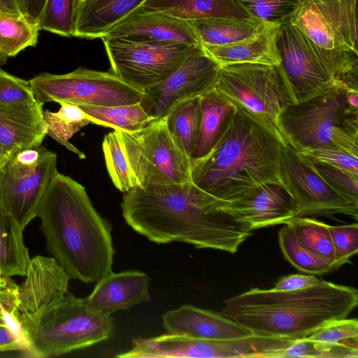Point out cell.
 <instances>
[{
	"label": "cell",
	"instance_id": "obj_37",
	"mask_svg": "<svg viewBox=\"0 0 358 358\" xmlns=\"http://www.w3.org/2000/svg\"><path fill=\"white\" fill-rule=\"evenodd\" d=\"M76 3V0H46L37 20L39 29L73 36Z\"/></svg>",
	"mask_w": 358,
	"mask_h": 358
},
{
	"label": "cell",
	"instance_id": "obj_19",
	"mask_svg": "<svg viewBox=\"0 0 358 358\" xmlns=\"http://www.w3.org/2000/svg\"><path fill=\"white\" fill-rule=\"evenodd\" d=\"M150 278L144 272L129 270L110 272L96 282L87 304L102 314L110 315L150 299Z\"/></svg>",
	"mask_w": 358,
	"mask_h": 358
},
{
	"label": "cell",
	"instance_id": "obj_5",
	"mask_svg": "<svg viewBox=\"0 0 358 358\" xmlns=\"http://www.w3.org/2000/svg\"><path fill=\"white\" fill-rule=\"evenodd\" d=\"M278 130L301 153L324 149L358 156V90L337 84L306 101L288 103Z\"/></svg>",
	"mask_w": 358,
	"mask_h": 358
},
{
	"label": "cell",
	"instance_id": "obj_24",
	"mask_svg": "<svg viewBox=\"0 0 358 358\" xmlns=\"http://www.w3.org/2000/svg\"><path fill=\"white\" fill-rule=\"evenodd\" d=\"M142 6L186 21L215 18L255 20L236 0H146Z\"/></svg>",
	"mask_w": 358,
	"mask_h": 358
},
{
	"label": "cell",
	"instance_id": "obj_26",
	"mask_svg": "<svg viewBox=\"0 0 358 358\" xmlns=\"http://www.w3.org/2000/svg\"><path fill=\"white\" fill-rule=\"evenodd\" d=\"M23 231L6 210L0 196V275H25L30 257Z\"/></svg>",
	"mask_w": 358,
	"mask_h": 358
},
{
	"label": "cell",
	"instance_id": "obj_42",
	"mask_svg": "<svg viewBox=\"0 0 358 358\" xmlns=\"http://www.w3.org/2000/svg\"><path fill=\"white\" fill-rule=\"evenodd\" d=\"M310 159L330 165L358 176V156L334 150H314L303 152Z\"/></svg>",
	"mask_w": 358,
	"mask_h": 358
},
{
	"label": "cell",
	"instance_id": "obj_46",
	"mask_svg": "<svg viewBox=\"0 0 358 358\" xmlns=\"http://www.w3.org/2000/svg\"><path fill=\"white\" fill-rule=\"evenodd\" d=\"M0 15L17 18L27 17L19 0H0Z\"/></svg>",
	"mask_w": 358,
	"mask_h": 358
},
{
	"label": "cell",
	"instance_id": "obj_30",
	"mask_svg": "<svg viewBox=\"0 0 358 358\" xmlns=\"http://www.w3.org/2000/svg\"><path fill=\"white\" fill-rule=\"evenodd\" d=\"M165 119L169 131L189 158L199 131L200 96L178 103L169 112Z\"/></svg>",
	"mask_w": 358,
	"mask_h": 358
},
{
	"label": "cell",
	"instance_id": "obj_23",
	"mask_svg": "<svg viewBox=\"0 0 358 358\" xmlns=\"http://www.w3.org/2000/svg\"><path fill=\"white\" fill-rule=\"evenodd\" d=\"M277 29L264 26L258 34L242 41L203 48L220 66L241 63L278 66L280 59L275 45Z\"/></svg>",
	"mask_w": 358,
	"mask_h": 358
},
{
	"label": "cell",
	"instance_id": "obj_34",
	"mask_svg": "<svg viewBox=\"0 0 358 358\" xmlns=\"http://www.w3.org/2000/svg\"><path fill=\"white\" fill-rule=\"evenodd\" d=\"M0 107L22 112L43 113V105L36 99L28 80L0 69Z\"/></svg>",
	"mask_w": 358,
	"mask_h": 358
},
{
	"label": "cell",
	"instance_id": "obj_2",
	"mask_svg": "<svg viewBox=\"0 0 358 358\" xmlns=\"http://www.w3.org/2000/svg\"><path fill=\"white\" fill-rule=\"evenodd\" d=\"M36 216L41 220L49 252L71 278L96 282L112 271L111 224L96 211L80 183L57 171Z\"/></svg>",
	"mask_w": 358,
	"mask_h": 358
},
{
	"label": "cell",
	"instance_id": "obj_8",
	"mask_svg": "<svg viewBox=\"0 0 358 358\" xmlns=\"http://www.w3.org/2000/svg\"><path fill=\"white\" fill-rule=\"evenodd\" d=\"M215 89L235 106L280 134L279 116L292 101L279 66L252 63L220 66Z\"/></svg>",
	"mask_w": 358,
	"mask_h": 358
},
{
	"label": "cell",
	"instance_id": "obj_7",
	"mask_svg": "<svg viewBox=\"0 0 358 358\" xmlns=\"http://www.w3.org/2000/svg\"><path fill=\"white\" fill-rule=\"evenodd\" d=\"M114 324L110 315L90 308L85 299L68 292L27 331V357L60 356L108 339Z\"/></svg>",
	"mask_w": 358,
	"mask_h": 358
},
{
	"label": "cell",
	"instance_id": "obj_9",
	"mask_svg": "<svg viewBox=\"0 0 358 358\" xmlns=\"http://www.w3.org/2000/svg\"><path fill=\"white\" fill-rule=\"evenodd\" d=\"M119 134L136 187L191 181L189 158L169 131L165 117L138 131Z\"/></svg>",
	"mask_w": 358,
	"mask_h": 358
},
{
	"label": "cell",
	"instance_id": "obj_29",
	"mask_svg": "<svg viewBox=\"0 0 358 358\" xmlns=\"http://www.w3.org/2000/svg\"><path fill=\"white\" fill-rule=\"evenodd\" d=\"M59 104L58 111L47 110L43 113L46 135L75 153L80 159H85V155L71 144L69 140L91 122L79 106L64 102Z\"/></svg>",
	"mask_w": 358,
	"mask_h": 358
},
{
	"label": "cell",
	"instance_id": "obj_48",
	"mask_svg": "<svg viewBox=\"0 0 358 358\" xmlns=\"http://www.w3.org/2000/svg\"><path fill=\"white\" fill-rule=\"evenodd\" d=\"M13 320L14 319L9 314L0 311V324H7Z\"/></svg>",
	"mask_w": 358,
	"mask_h": 358
},
{
	"label": "cell",
	"instance_id": "obj_35",
	"mask_svg": "<svg viewBox=\"0 0 358 358\" xmlns=\"http://www.w3.org/2000/svg\"><path fill=\"white\" fill-rule=\"evenodd\" d=\"M102 149L108 173L115 187L123 193L135 187L118 130L104 136Z\"/></svg>",
	"mask_w": 358,
	"mask_h": 358
},
{
	"label": "cell",
	"instance_id": "obj_43",
	"mask_svg": "<svg viewBox=\"0 0 358 358\" xmlns=\"http://www.w3.org/2000/svg\"><path fill=\"white\" fill-rule=\"evenodd\" d=\"M26 349V340L15 320L7 324H0V352L25 351Z\"/></svg>",
	"mask_w": 358,
	"mask_h": 358
},
{
	"label": "cell",
	"instance_id": "obj_49",
	"mask_svg": "<svg viewBox=\"0 0 358 358\" xmlns=\"http://www.w3.org/2000/svg\"><path fill=\"white\" fill-rule=\"evenodd\" d=\"M2 166L1 164V159H0V167Z\"/></svg>",
	"mask_w": 358,
	"mask_h": 358
},
{
	"label": "cell",
	"instance_id": "obj_25",
	"mask_svg": "<svg viewBox=\"0 0 358 358\" xmlns=\"http://www.w3.org/2000/svg\"><path fill=\"white\" fill-rule=\"evenodd\" d=\"M201 120L190 164L206 156L215 145L236 106L215 88L200 96Z\"/></svg>",
	"mask_w": 358,
	"mask_h": 358
},
{
	"label": "cell",
	"instance_id": "obj_17",
	"mask_svg": "<svg viewBox=\"0 0 358 358\" xmlns=\"http://www.w3.org/2000/svg\"><path fill=\"white\" fill-rule=\"evenodd\" d=\"M221 208L252 230L286 224L299 216V206L283 184L260 185L229 201H222Z\"/></svg>",
	"mask_w": 358,
	"mask_h": 358
},
{
	"label": "cell",
	"instance_id": "obj_22",
	"mask_svg": "<svg viewBox=\"0 0 358 358\" xmlns=\"http://www.w3.org/2000/svg\"><path fill=\"white\" fill-rule=\"evenodd\" d=\"M45 136L43 113L0 107V159L2 165L15 153L41 145Z\"/></svg>",
	"mask_w": 358,
	"mask_h": 358
},
{
	"label": "cell",
	"instance_id": "obj_44",
	"mask_svg": "<svg viewBox=\"0 0 358 358\" xmlns=\"http://www.w3.org/2000/svg\"><path fill=\"white\" fill-rule=\"evenodd\" d=\"M322 278L312 274H290L282 276L272 288L277 291H293L312 287L319 283Z\"/></svg>",
	"mask_w": 358,
	"mask_h": 358
},
{
	"label": "cell",
	"instance_id": "obj_16",
	"mask_svg": "<svg viewBox=\"0 0 358 358\" xmlns=\"http://www.w3.org/2000/svg\"><path fill=\"white\" fill-rule=\"evenodd\" d=\"M24 277L12 315L23 335L64 298L71 279L54 257L43 255L30 259Z\"/></svg>",
	"mask_w": 358,
	"mask_h": 358
},
{
	"label": "cell",
	"instance_id": "obj_10",
	"mask_svg": "<svg viewBox=\"0 0 358 358\" xmlns=\"http://www.w3.org/2000/svg\"><path fill=\"white\" fill-rule=\"evenodd\" d=\"M29 83L39 103L115 106L139 103L143 92L110 71L79 67L64 74L40 73Z\"/></svg>",
	"mask_w": 358,
	"mask_h": 358
},
{
	"label": "cell",
	"instance_id": "obj_14",
	"mask_svg": "<svg viewBox=\"0 0 358 358\" xmlns=\"http://www.w3.org/2000/svg\"><path fill=\"white\" fill-rule=\"evenodd\" d=\"M219 69L203 48H196L170 76L144 90L139 103L153 120L164 118L178 103L214 89Z\"/></svg>",
	"mask_w": 358,
	"mask_h": 358
},
{
	"label": "cell",
	"instance_id": "obj_39",
	"mask_svg": "<svg viewBox=\"0 0 358 358\" xmlns=\"http://www.w3.org/2000/svg\"><path fill=\"white\" fill-rule=\"evenodd\" d=\"M308 339L328 343H343L358 347V322L356 318L334 320L313 332Z\"/></svg>",
	"mask_w": 358,
	"mask_h": 358
},
{
	"label": "cell",
	"instance_id": "obj_40",
	"mask_svg": "<svg viewBox=\"0 0 358 358\" xmlns=\"http://www.w3.org/2000/svg\"><path fill=\"white\" fill-rule=\"evenodd\" d=\"M311 161L319 174L331 187L358 204V176L326 164Z\"/></svg>",
	"mask_w": 358,
	"mask_h": 358
},
{
	"label": "cell",
	"instance_id": "obj_15",
	"mask_svg": "<svg viewBox=\"0 0 358 358\" xmlns=\"http://www.w3.org/2000/svg\"><path fill=\"white\" fill-rule=\"evenodd\" d=\"M357 0H301L289 22L325 49L358 52Z\"/></svg>",
	"mask_w": 358,
	"mask_h": 358
},
{
	"label": "cell",
	"instance_id": "obj_38",
	"mask_svg": "<svg viewBox=\"0 0 358 358\" xmlns=\"http://www.w3.org/2000/svg\"><path fill=\"white\" fill-rule=\"evenodd\" d=\"M283 357L357 358L358 347L343 343H328L308 339H296L285 350Z\"/></svg>",
	"mask_w": 358,
	"mask_h": 358
},
{
	"label": "cell",
	"instance_id": "obj_20",
	"mask_svg": "<svg viewBox=\"0 0 358 358\" xmlns=\"http://www.w3.org/2000/svg\"><path fill=\"white\" fill-rule=\"evenodd\" d=\"M162 320L167 333L181 334L201 339H231L253 334L222 314L190 304L164 313Z\"/></svg>",
	"mask_w": 358,
	"mask_h": 358
},
{
	"label": "cell",
	"instance_id": "obj_12",
	"mask_svg": "<svg viewBox=\"0 0 358 358\" xmlns=\"http://www.w3.org/2000/svg\"><path fill=\"white\" fill-rule=\"evenodd\" d=\"M110 71L144 91L174 72L196 47L184 43L102 37Z\"/></svg>",
	"mask_w": 358,
	"mask_h": 358
},
{
	"label": "cell",
	"instance_id": "obj_3",
	"mask_svg": "<svg viewBox=\"0 0 358 358\" xmlns=\"http://www.w3.org/2000/svg\"><path fill=\"white\" fill-rule=\"evenodd\" d=\"M285 143L280 134L236 106L210 152L191 163V181L224 201L262 184H283L280 164Z\"/></svg>",
	"mask_w": 358,
	"mask_h": 358
},
{
	"label": "cell",
	"instance_id": "obj_47",
	"mask_svg": "<svg viewBox=\"0 0 358 358\" xmlns=\"http://www.w3.org/2000/svg\"><path fill=\"white\" fill-rule=\"evenodd\" d=\"M27 17L37 23L38 18L43 10L46 0H19ZM38 24V23H37Z\"/></svg>",
	"mask_w": 358,
	"mask_h": 358
},
{
	"label": "cell",
	"instance_id": "obj_50",
	"mask_svg": "<svg viewBox=\"0 0 358 358\" xmlns=\"http://www.w3.org/2000/svg\"><path fill=\"white\" fill-rule=\"evenodd\" d=\"M76 1H78V0H76Z\"/></svg>",
	"mask_w": 358,
	"mask_h": 358
},
{
	"label": "cell",
	"instance_id": "obj_13",
	"mask_svg": "<svg viewBox=\"0 0 358 358\" xmlns=\"http://www.w3.org/2000/svg\"><path fill=\"white\" fill-rule=\"evenodd\" d=\"M280 171L283 185L299 206V216L343 214L357 220L358 204L331 187L312 161L286 142L282 150Z\"/></svg>",
	"mask_w": 358,
	"mask_h": 358
},
{
	"label": "cell",
	"instance_id": "obj_41",
	"mask_svg": "<svg viewBox=\"0 0 358 358\" xmlns=\"http://www.w3.org/2000/svg\"><path fill=\"white\" fill-rule=\"evenodd\" d=\"M336 260L341 266L358 252V224L329 225Z\"/></svg>",
	"mask_w": 358,
	"mask_h": 358
},
{
	"label": "cell",
	"instance_id": "obj_32",
	"mask_svg": "<svg viewBox=\"0 0 358 358\" xmlns=\"http://www.w3.org/2000/svg\"><path fill=\"white\" fill-rule=\"evenodd\" d=\"M278 242L284 257L297 270L312 275H323L340 266L328 259L317 256L298 243L291 228L285 224L278 232Z\"/></svg>",
	"mask_w": 358,
	"mask_h": 358
},
{
	"label": "cell",
	"instance_id": "obj_21",
	"mask_svg": "<svg viewBox=\"0 0 358 358\" xmlns=\"http://www.w3.org/2000/svg\"><path fill=\"white\" fill-rule=\"evenodd\" d=\"M146 0H78L73 36L92 40L104 36Z\"/></svg>",
	"mask_w": 358,
	"mask_h": 358
},
{
	"label": "cell",
	"instance_id": "obj_31",
	"mask_svg": "<svg viewBox=\"0 0 358 358\" xmlns=\"http://www.w3.org/2000/svg\"><path fill=\"white\" fill-rule=\"evenodd\" d=\"M286 224L291 228L301 246L341 267L336 260L329 224L314 218L299 215L289 220Z\"/></svg>",
	"mask_w": 358,
	"mask_h": 358
},
{
	"label": "cell",
	"instance_id": "obj_1",
	"mask_svg": "<svg viewBox=\"0 0 358 358\" xmlns=\"http://www.w3.org/2000/svg\"><path fill=\"white\" fill-rule=\"evenodd\" d=\"M222 202L189 181L134 187L124 192L121 208L127 224L150 241L234 254L252 230Z\"/></svg>",
	"mask_w": 358,
	"mask_h": 358
},
{
	"label": "cell",
	"instance_id": "obj_27",
	"mask_svg": "<svg viewBox=\"0 0 358 358\" xmlns=\"http://www.w3.org/2000/svg\"><path fill=\"white\" fill-rule=\"evenodd\" d=\"M189 22L202 47L236 43L255 36L264 27L257 20L215 18Z\"/></svg>",
	"mask_w": 358,
	"mask_h": 358
},
{
	"label": "cell",
	"instance_id": "obj_18",
	"mask_svg": "<svg viewBox=\"0 0 358 358\" xmlns=\"http://www.w3.org/2000/svg\"><path fill=\"white\" fill-rule=\"evenodd\" d=\"M103 37L180 43L203 48L189 21L143 6L135 10Z\"/></svg>",
	"mask_w": 358,
	"mask_h": 358
},
{
	"label": "cell",
	"instance_id": "obj_33",
	"mask_svg": "<svg viewBox=\"0 0 358 358\" xmlns=\"http://www.w3.org/2000/svg\"><path fill=\"white\" fill-rule=\"evenodd\" d=\"M39 31L38 24L27 17L0 15V52L8 58L35 46Z\"/></svg>",
	"mask_w": 358,
	"mask_h": 358
},
{
	"label": "cell",
	"instance_id": "obj_36",
	"mask_svg": "<svg viewBox=\"0 0 358 358\" xmlns=\"http://www.w3.org/2000/svg\"><path fill=\"white\" fill-rule=\"evenodd\" d=\"M253 17L266 27H278L290 22L301 0H236Z\"/></svg>",
	"mask_w": 358,
	"mask_h": 358
},
{
	"label": "cell",
	"instance_id": "obj_28",
	"mask_svg": "<svg viewBox=\"0 0 358 358\" xmlns=\"http://www.w3.org/2000/svg\"><path fill=\"white\" fill-rule=\"evenodd\" d=\"M91 123L113 129L134 132L153 120L140 103L115 106H78Z\"/></svg>",
	"mask_w": 358,
	"mask_h": 358
},
{
	"label": "cell",
	"instance_id": "obj_6",
	"mask_svg": "<svg viewBox=\"0 0 358 358\" xmlns=\"http://www.w3.org/2000/svg\"><path fill=\"white\" fill-rule=\"evenodd\" d=\"M275 45L292 103L306 101L337 84L358 90V52L319 47L289 22L278 27Z\"/></svg>",
	"mask_w": 358,
	"mask_h": 358
},
{
	"label": "cell",
	"instance_id": "obj_4",
	"mask_svg": "<svg viewBox=\"0 0 358 358\" xmlns=\"http://www.w3.org/2000/svg\"><path fill=\"white\" fill-rule=\"evenodd\" d=\"M357 303L356 288L322 279L293 291L251 288L224 300L222 314L253 334L296 340L347 317Z\"/></svg>",
	"mask_w": 358,
	"mask_h": 358
},
{
	"label": "cell",
	"instance_id": "obj_45",
	"mask_svg": "<svg viewBox=\"0 0 358 358\" xmlns=\"http://www.w3.org/2000/svg\"><path fill=\"white\" fill-rule=\"evenodd\" d=\"M18 285L10 277L0 275V311L12 316L14 311Z\"/></svg>",
	"mask_w": 358,
	"mask_h": 358
},
{
	"label": "cell",
	"instance_id": "obj_11",
	"mask_svg": "<svg viewBox=\"0 0 358 358\" xmlns=\"http://www.w3.org/2000/svg\"><path fill=\"white\" fill-rule=\"evenodd\" d=\"M57 170V155L42 145L22 150L0 167V196L23 229L35 217L39 202Z\"/></svg>",
	"mask_w": 358,
	"mask_h": 358
}]
</instances>
